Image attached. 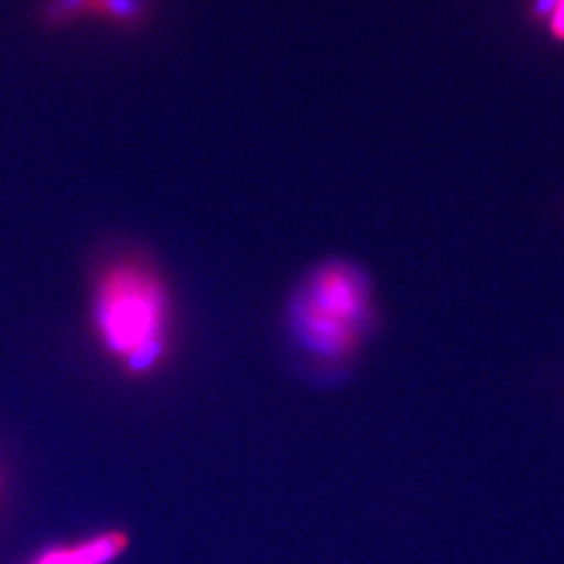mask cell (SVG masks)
<instances>
[{"label":"cell","mask_w":564,"mask_h":564,"mask_svg":"<svg viewBox=\"0 0 564 564\" xmlns=\"http://www.w3.org/2000/svg\"><path fill=\"white\" fill-rule=\"evenodd\" d=\"M533 15L547 23L556 41H564V0H535Z\"/></svg>","instance_id":"cell-5"},{"label":"cell","mask_w":564,"mask_h":564,"mask_svg":"<svg viewBox=\"0 0 564 564\" xmlns=\"http://www.w3.org/2000/svg\"><path fill=\"white\" fill-rule=\"evenodd\" d=\"M291 321L307 349L333 358L347 356L372 321L370 282L354 263H321L295 293Z\"/></svg>","instance_id":"cell-2"},{"label":"cell","mask_w":564,"mask_h":564,"mask_svg":"<svg viewBox=\"0 0 564 564\" xmlns=\"http://www.w3.org/2000/svg\"><path fill=\"white\" fill-rule=\"evenodd\" d=\"M151 18V0H44L39 9V21L53 30L97 21L121 32H137Z\"/></svg>","instance_id":"cell-3"},{"label":"cell","mask_w":564,"mask_h":564,"mask_svg":"<svg viewBox=\"0 0 564 564\" xmlns=\"http://www.w3.org/2000/svg\"><path fill=\"white\" fill-rule=\"evenodd\" d=\"M123 545L126 538L121 533H107L74 547H53L41 554L34 564H105L120 554Z\"/></svg>","instance_id":"cell-4"},{"label":"cell","mask_w":564,"mask_h":564,"mask_svg":"<svg viewBox=\"0 0 564 564\" xmlns=\"http://www.w3.org/2000/svg\"><path fill=\"white\" fill-rule=\"evenodd\" d=\"M93 323L102 347L132 370L155 366L167 341L172 297L155 262L132 247L109 251L93 279Z\"/></svg>","instance_id":"cell-1"}]
</instances>
